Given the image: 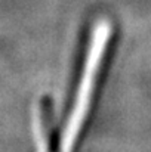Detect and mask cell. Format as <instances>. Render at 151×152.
Returning a JSON list of instances; mask_svg holds the SVG:
<instances>
[{
	"label": "cell",
	"mask_w": 151,
	"mask_h": 152,
	"mask_svg": "<svg viewBox=\"0 0 151 152\" xmlns=\"http://www.w3.org/2000/svg\"><path fill=\"white\" fill-rule=\"evenodd\" d=\"M111 30L113 28L108 19H98L92 30L89 50L83 62L74 102L67 117V123L59 142V152H73L77 145V140L85 127L86 117L89 115V109L95 96L101 66L111 37Z\"/></svg>",
	"instance_id": "1"
}]
</instances>
